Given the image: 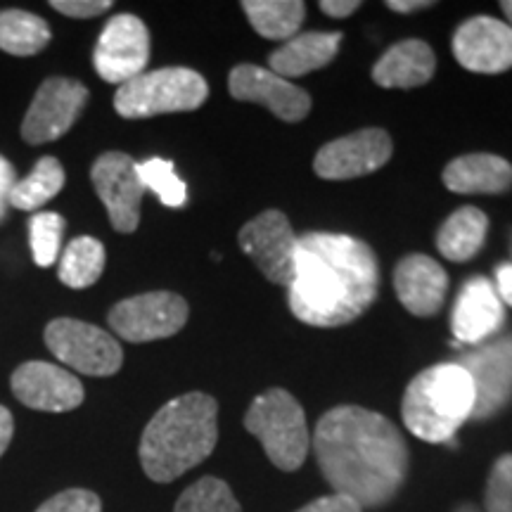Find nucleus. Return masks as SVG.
<instances>
[{
  "label": "nucleus",
  "mask_w": 512,
  "mask_h": 512,
  "mask_svg": "<svg viewBox=\"0 0 512 512\" xmlns=\"http://www.w3.org/2000/svg\"><path fill=\"white\" fill-rule=\"evenodd\" d=\"M453 55L470 72H508L512 69V29L494 17L467 19L453 36Z\"/></svg>",
  "instance_id": "16"
},
{
  "label": "nucleus",
  "mask_w": 512,
  "mask_h": 512,
  "mask_svg": "<svg viewBox=\"0 0 512 512\" xmlns=\"http://www.w3.org/2000/svg\"><path fill=\"white\" fill-rule=\"evenodd\" d=\"M64 233V219L55 211H38L29 221V242L34 264L41 268L53 266L60 254Z\"/></svg>",
  "instance_id": "30"
},
{
  "label": "nucleus",
  "mask_w": 512,
  "mask_h": 512,
  "mask_svg": "<svg viewBox=\"0 0 512 512\" xmlns=\"http://www.w3.org/2000/svg\"><path fill=\"white\" fill-rule=\"evenodd\" d=\"M501 8H503V12H505V17L510 19L508 27L512 29V0H505V3H501Z\"/></svg>",
  "instance_id": "40"
},
{
  "label": "nucleus",
  "mask_w": 512,
  "mask_h": 512,
  "mask_svg": "<svg viewBox=\"0 0 512 512\" xmlns=\"http://www.w3.org/2000/svg\"><path fill=\"white\" fill-rule=\"evenodd\" d=\"M46 344L57 361L83 375L110 377L124 363V351L110 332L76 318L48 323Z\"/></svg>",
  "instance_id": "7"
},
{
  "label": "nucleus",
  "mask_w": 512,
  "mask_h": 512,
  "mask_svg": "<svg viewBox=\"0 0 512 512\" xmlns=\"http://www.w3.org/2000/svg\"><path fill=\"white\" fill-rule=\"evenodd\" d=\"M475 382V411L472 418H489L508 403L512 396V339L491 344L460 363Z\"/></svg>",
  "instance_id": "17"
},
{
  "label": "nucleus",
  "mask_w": 512,
  "mask_h": 512,
  "mask_svg": "<svg viewBox=\"0 0 512 512\" xmlns=\"http://www.w3.org/2000/svg\"><path fill=\"white\" fill-rule=\"evenodd\" d=\"M12 432H15V420H12V413L5 406H0V458L8 451Z\"/></svg>",
  "instance_id": "37"
},
{
  "label": "nucleus",
  "mask_w": 512,
  "mask_h": 512,
  "mask_svg": "<svg viewBox=\"0 0 512 512\" xmlns=\"http://www.w3.org/2000/svg\"><path fill=\"white\" fill-rule=\"evenodd\" d=\"M188 323V302L174 292H147L110 311V328L133 344L174 337Z\"/></svg>",
  "instance_id": "8"
},
{
  "label": "nucleus",
  "mask_w": 512,
  "mask_h": 512,
  "mask_svg": "<svg viewBox=\"0 0 512 512\" xmlns=\"http://www.w3.org/2000/svg\"><path fill=\"white\" fill-rule=\"evenodd\" d=\"M392 157V138L382 128H363L320 147L313 169L325 181H351L382 169Z\"/></svg>",
  "instance_id": "13"
},
{
  "label": "nucleus",
  "mask_w": 512,
  "mask_h": 512,
  "mask_svg": "<svg viewBox=\"0 0 512 512\" xmlns=\"http://www.w3.org/2000/svg\"><path fill=\"white\" fill-rule=\"evenodd\" d=\"M380 268L366 242L337 233H306L297 242L290 309L313 328H339L366 313Z\"/></svg>",
  "instance_id": "2"
},
{
  "label": "nucleus",
  "mask_w": 512,
  "mask_h": 512,
  "mask_svg": "<svg viewBox=\"0 0 512 512\" xmlns=\"http://www.w3.org/2000/svg\"><path fill=\"white\" fill-rule=\"evenodd\" d=\"M430 5H434L430 0H411V3H408V0H389L387 8H392L396 12H413L420 8H430Z\"/></svg>",
  "instance_id": "39"
},
{
  "label": "nucleus",
  "mask_w": 512,
  "mask_h": 512,
  "mask_svg": "<svg viewBox=\"0 0 512 512\" xmlns=\"http://www.w3.org/2000/svg\"><path fill=\"white\" fill-rule=\"evenodd\" d=\"M36 512H102L98 494L88 489H67L48 498Z\"/></svg>",
  "instance_id": "32"
},
{
  "label": "nucleus",
  "mask_w": 512,
  "mask_h": 512,
  "mask_svg": "<svg viewBox=\"0 0 512 512\" xmlns=\"http://www.w3.org/2000/svg\"><path fill=\"white\" fill-rule=\"evenodd\" d=\"M394 287L399 302L413 316H434L444 304L448 275L441 264L425 254H411L399 261L394 271Z\"/></svg>",
  "instance_id": "18"
},
{
  "label": "nucleus",
  "mask_w": 512,
  "mask_h": 512,
  "mask_svg": "<svg viewBox=\"0 0 512 512\" xmlns=\"http://www.w3.org/2000/svg\"><path fill=\"white\" fill-rule=\"evenodd\" d=\"M489 219L482 209L463 207L456 214L448 216L437 235V247L441 256L451 261L472 259L484 247Z\"/></svg>",
  "instance_id": "23"
},
{
  "label": "nucleus",
  "mask_w": 512,
  "mask_h": 512,
  "mask_svg": "<svg viewBox=\"0 0 512 512\" xmlns=\"http://www.w3.org/2000/svg\"><path fill=\"white\" fill-rule=\"evenodd\" d=\"M102 271H105V245L88 235L69 242L57 266L60 280L72 290H86L95 285Z\"/></svg>",
  "instance_id": "26"
},
{
  "label": "nucleus",
  "mask_w": 512,
  "mask_h": 512,
  "mask_svg": "<svg viewBox=\"0 0 512 512\" xmlns=\"http://www.w3.org/2000/svg\"><path fill=\"white\" fill-rule=\"evenodd\" d=\"M64 188V169L55 157L38 159L34 171L15 183L10 195V207L22 211H36L48 204Z\"/></svg>",
  "instance_id": "27"
},
{
  "label": "nucleus",
  "mask_w": 512,
  "mask_h": 512,
  "mask_svg": "<svg viewBox=\"0 0 512 512\" xmlns=\"http://www.w3.org/2000/svg\"><path fill=\"white\" fill-rule=\"evenodd\" d=\"M147 62H150V34L143 19L136 15L112 17L93 50V64L100 79L124 86L145 74Z\"/></svg>",
  "instance_id": "9"
},
{
  "label": "nucleus",
  "mask_w": 512,
  "mask_h": 512,
  "mask_svg": "<svg viewBox=\"0 0 512 512\" xmlns=\"http://www.w3.org/2000/svg\"><path fill=\"white\" fill-rule=\"evenodd\" d=\"M475 382L460 363L427 368L408 384L403 422L415 437L430 444L453 441V434L475 411Z\"/></svg>",
  "instance_id": "4"
},
{
  "label": "nucleus",
  "mask_w": 512,
  "mask_h": 512,
  "mask_svg": "<svg viewBox=\"0 0 512 512\" xmlns=\"http://www.w3.org/2000/svg\"><path fill=\"white\" fill-rule=\"evenodd\" d=\"M242 10L252 27L271 41H290L306 15L302 0H245Z\"/></svg>",
  "instance_id": "24"
},
{
  "label": "nucleus",
  "mask_w": 512,
  "mask_h": 512,
  "mask_svg": "<svg viewBox=\"0 0 512 512\" xmlns=\"http://www.w3.org/2000/svg\"><path fill=\"white\" fill-rule=\"evenodd\" d=\"M15 183H17L15 166L0 155V223H3L5 214H8L10 195H12V188H15Z\"/></svg>",
  "instance_id": "35"
},
{
  "label": "nucleus",
  "mask_w": 512,
  "mask_h": 512,
  "mask_svg": "<svg viewBox=\"0 0 512 512\" xmlns=\"http://www.w3.org/2000/svg\"><path fill=\"white\" fill-rule=\"evenodd\" d=\"M228 91L235 100L264 105L275 117L297 124L309 117L311 98L302 88L292 86L283 76L256 64H240L228 76Z\"/></svg>",
  "instance_id": "14"
},
{
  "label": "nucleus",
  "mask_w": 512,
  "mask_h": 512,
  "mask_svg": "<svg viewBox=\"0 0 512 512\" xmlns=\"http://www.w3.org/2000/svg\"><path fill=\"white\" fill-rule=\"evenodd\" d=\"M299 238L283 211H264L240 230V247L275 285L290 287Z\"/></svg>",
  "instance_id": "11"
},
{
  "label": "nucleus",
  "mask_w": 512,
  "mask_h": 512,
  "mask_svg": "<svg viewBox=\"0 0 512 512\" xmlns=\"http://www.w3.org/2000/svg\"><path fill=\"white\" fill-rule=\"evenodd\" d=\"M50 8L60 12V15L76 17V19H91L112 8V0H53Z\"/></svg>",
  "instance_id": "33"
},
{
  "label": "nucleus",
  "mask_w": 512,
  "mask_h": 512,
  "mask_svg": "<svg viewBox=\"0 0 512 512\" xmlns=\"http://www.w3.org/2000/svg\"><path fill=\"white\" fill-rule=\"evenodd\" d=\"M209 95L202 74L188 67H166L145 72L119 86L114 110L124 119H147L157 114L200 110Z\"/></svg>",
  "instance_id": "6"
},
{
  "label": "nucleus",
  "mask_w": 512,
  "mask_h": 512,
  "mask_svg": "<svg viewBox=\"0 0 512 512\" xmlns=\"http://www.w3.org/2000/svg\"><path fill=\"white\" fill-rule=\"evenodd\" d=\"M444 183L458 195H501L512 188V166L496 155H465L446 166Z\"/></svg>",
  "instance_id": "21"
},
{
  "label": "nucleus",
  "mask_w": 512,
  "mask_h": 512,
  "mask_svg": "<svg viewBox=\"0 0 512 512\" xmlns=\"http://www.w3.org/2000/svg\"><path fill=\"white\" fill-rule=\"evenodd\" d=\"M219 403L214 396L190 392L169 401L147 422L140 439V463L152 482L169 484L214 453Z\"/></svg>",
  "instance_id": "3"
},
{
  "label": "nucleus",
  "mask_w": 512,
  "mask_h": 512,
  "mask_svg": "<svg viewBox=\"0 0 512 512\" xmlns=\"http://www.w3.org/2000/svg\"><path fill=\"white\" fill-rule=\"evenodd\" d=\"M86 102L88 88L81 81L64 79V76L46 79L22 121L24 143L43 145L62 138L81 117Z\"/></svg>",
  "instance_id": "10"
},
{
  "label": "nucleus",
  "mask_w": 512,
  "mask_h": 512,
  "mask_svg": "<svg viewBox=\"0 0 512 512\" xmlns=\"http://www.w3.org/2000/svg\"><path fill=\"white\" fill-rule=\"evenodd\" d=\"M453 335L458 344H477L503 325V304L486 278H470L453 309Z\"/></svg>",
  "instance_id": "19"
},
{
  "label": "nucleus",
  "mask_w": 512,
  "mask_h": 512,
  "mask_svg": "<svg viewBox=\"0 0 512 512\" xmlns=\"http://www.w3.org/2000/svg\"><path fill=\"white\" fill-rule=\"evenodd\" d=\"M498 292H501L503 302L512 306V264L498 266Z\"/></svg>",
  "instance_id": "38"
},
{
  "label": "nucleus",
  "mask_w": 512,
  "mask_h": 512,
  "mask_svg": "<svg viewBox=\"0 0 512 512\" xmlns=\"http://www.w3.org/2000/svg\"><path fill=\"white\" fill-rule=\"evenodd\" d=\"M174 512H242V508L223 479L202 477L183 491Z\"/></svg>",
  "instance_id": "28"
},
{
  "label": "nucleus",
  "mask_w": 512,
  "mask_h": 512,
  "mask_svg": "<svg viewBox=\"0 0 512 512\" xmlns=\"http://www.w3.org/2000/svg\"><path fill=\"white\" fill-rule=\"evenodd\" d=\"M486 512H512V453L496 460L484 496Z\"/></svg>",
  "instance_id": "31"
},
{
  "label": "nucleus",
  "mask_w": 512,
  "mask_h": 512,
  "mask_svg": "<svg viewBox=\"0 0 512 512\" xmlns=\"http://www.w3.org/2000/svg\"><path fill=\"white\" fill-rule=\"evenodd\" d=\"M138 176L143 181L145 190H152L162 200L166 207H183L185 200H188V188L178 178L174 164L169 159L152 157L147 162L138 164Z\"/></svg>",
  "instance_id": "29"
},
{
  "label": "nucleus",
  "mask_w": 512,
  "mask_h": 512,
  "mask_svg": "<svg viewBox=\"0 0 512 512\" xmlns=\"http://www.w3.org/2000/svg\"><path fill=\"white\" fill-rule=\"evenodd\" d=\"M437 69V57L425 41H401L373 67V79L382 88H415L427 83Z\"/></svg>",
  "instance_id": "20"
},
{
  "label": "nucleus",
  "mask_w": 512,
  "mask_h": 512,
  "mask_svg": "<svg viewBox=\"0 0 512 512\" xmlns=\"http://www.w3.org/2000/svg\"><path fill=\"white\" fill-rule=\"evenodd\" d=\"M342 34H328V31H311V34L294 36L268 57L271 72L283 79H297L335 60Z\"/></svg>",
  "instance_id": "22"
},
{
  "label": "nucleus",
  "mask_w": 512,
  "mask_h": 512,
  "mask_svg": "<svg viewBox=\"0 0 512 512\" xmlns=\"http://www.w3.org/2000/svg\"><path fill=\"white\" fill-rule=\"evenodd\" d=\"M53 31L43 17L27 10L0 12V50L8 55L31 57L48 46Z\"/></svg>",
  "instance_id": "25"
},
{
  "label": "nucleus",
  "mask_w": 512,
  "mask_h": 512,
  "mask_svg": "<svg viewBox=\"0 0 512 512\" xmlns=\"http://www.w3.org/2000/svg\"><path fill=\"white\" fill-rule=\"evenodd\" d=\"M358 8H361L358 0H323V3H320V10H323L328 17H335V19L354 15Z\"/></svg>",
  "instance_id": "36"
},
{
  "label": "nucleus",
  "mask_w": 512,
  "mask_h": 512,
  "mask_svg": "<svg viewBox=\"0 0 512 512\" xmlns=\"http://www.w3.org/2000/svg\"><path fill=\"white\" fill-rule=\"evenodd\" d=\"M320 472L332 491L361 508H377L399 494L408 470V448L399 427L361 406H337L313 432Z\"/></svg>",
  "instance_id": "1"
},
{
  "label": "nucleus",
  "mask_w": 512,
  "mask_h": 512,
  "mask_svg": "<svg viewBox=\"0 0 512 512\" xmlns=\"http://www.w3.org/2000/svg\"><path fill=\"white\" fill-rule=\"evenodd\" d=\"M91 181L110 214L112 228L117 233H133L140 223V202L145 195L138 164L124 152H105L95 159Z\"/></svg>",
  "instance_id": "12"
},
{
  "label": "nucleus",
  "mask_w": 512,
  "mask_h": 512,
  "mask_svg": "<svg viewBox=\"0 0 512 512\" xmlns=\"http://www.w3.org/2000/svg\"><path fill=\"white\" fill-rule=\"evenodd\" d=\"M12 394L27 408L46 413H69L83 403L79 377L55 363L29 361L12 373Z\"/></svg>",
  "instance_id": "15"
},
{
  "label": "nucleus",
  "mask_w": 512,
  "mask_h": 512,
  "mask_svg": "<svg viewBox=\"0 0 512 512\" xmlns=\"http://www.w3.org/2000/svg\"><path fill=\"white\" fill-rule=\"evenodd\" d=\"M297 512H363V508L347 496L332 494V496L316 498V501L304 505V508L297 510Z\"/></svg>",
  "instance_id": "34"
},
{
  "label": "nucleus",
  "mask_w": 512,
  "mask_h": 512,
  "mask_svg": "<svg viewBox=\"0 0 512 512\" xmlns=\"http://www.w3.org/2000/svg\"><path fill=\"white\" fill-rule=\"evenodd\" d=\"M245 427L261 441L268 460L280 470H299L309 456L311 434L304 408L285 389L275 387L256 396L245 415Z\"/></svg>",
  "instance_id": "5"
}]
</instances>
